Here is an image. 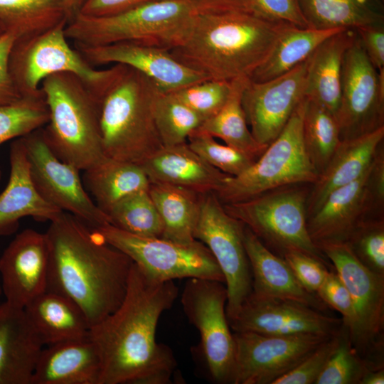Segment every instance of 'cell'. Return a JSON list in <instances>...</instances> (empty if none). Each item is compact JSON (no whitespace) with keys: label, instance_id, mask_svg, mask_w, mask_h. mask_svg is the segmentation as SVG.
<instances>
[{"label":"cell","instance_id":"obj_51","mask_svg":"<svg viewBox=\"0 0 384 384\" xmlns=\"http://www.w3.org/2000/svg\"><path fill=\"white\" fill-rule=\"evenodd\" d=\"M199 11H250V0H188Z\"/></svg>","mask_w":384,"mask_h":384},{"label":"cell","instance_id":"obj_11","mask_svg":"<svg viewBox=\"0 0 384 384\" xmlns=\"http://www.w3.org/2000/svg\"><path fill=\"white\" fill-rule=\"evenodd\" d=\"M243 232L244 225L225 211L215 192L200 194L193 236L208 247L223 274L228 321L237 315L252 292V277Z\"/></svg>","mask_w":384,"mask_h":384},{"label":"cell","instance_id":"obj_6","mask_svg":"<svg viewBox=\"0 0 384 384\" xmlns=\"http://www.w3.org/2000/svg\"><path fill=\"white\" fill-rule=\"evenodd\" d=\"M201 11L188 0H157L103 16L77 15L65 27L74 45L134 42L171 50L187 34Z\"/></svg>","mask_w":384,"mask_h":384},{"label":"cell","instance_id":"obj_42","mask_svg":"<svg viewBox=\"0 0 384 384\" xmlns=\"http://www.w3.org/2000/svg\"><path fill=\"white\" fill-rule=\"evenodd\" d=\"M346 242L370 270L384 277V221L368 218L360 223Z\"/></svg>","mask_w":384,"mask_h":384},{"label":"cell","instance_id":"obj_8","mask_svg":"<svg viewBox=\"0 0 384 384\" xmlns=\"http://www.w3.org/2000/svg\"><path fill=\"white\" fill-rule=\"evenodd\" d=\"M67 21L41 33L18 38L11 48L9 67L13 81L23 97L43 96L42 81L61 72L81 78L93 94L97 92L114 73V65L98 70L91 65L65 35Z\"/></svg>","mask_w":384,"mask_h":384},{"label":"cell","instance_id":"obj_26","mask_svg":"<svg viewBox=\"0 0 384 384\" xmlns=\"http://www.w3.org/2000/svg\"><path fill=\"white\" fill-rule=\"evenodd\" d=\"M384 127L353 139L341 140L324 170L319 175L306 203L307 218L333 191L362 176L383 144Z\"/></svg>","mask_w":384,"mask_h":384},{"label":"cell","instance_id":"obj_21","mask_svg":"<svg viewBox=\"0 0 384 384\" xmlns=\"http://www.w3.org/2000/svg\"><path fill=\"white\" fill-rule=\"evenodd\" d=\"M371 164L358 178L331 191L307 218L308 232L316 246L346 241L360 223L371 218L369 214L378 212L368 186Z\"/></svg>","mask_w":384,"mask_h":384},{"label":"cell","instance_id":"obj_37","mask_svg":"<svg viewBox=\"0 0 384 384\" xmlns=\"http://www.w3.org/2000/svg\"><path fill=\"white\" fill-rule=\"evenodd\" d=\"M107 215L110 224L129 233L146 238L162 236L163 222L148 190L120 200Z\"/></svg>","mask_w":384,"mask_h":384},{"label":"cell","instance_id":"obj_4","mask_svg":"<svg viewBox=\"0 0 384 384\" xmlns=\"http://www.w3.org/2000/svg\"><path fill=\"white\" fill-rule=\"evenodd\" d=\"M110 80L95 95L102 146L107 157L141 164L162 146L154 119L161 91L135 69L114 64Z\"/></svg>","mask_w":384,"mask_h":384},{"label":"cell","instance_id":"obj_1","mask_svg":"<svg viewBox=\"0 0 384 384\" xmlns=\"http://www.w3.org/2000/svg\"><path fill=\"white\" fill-rule=\"evenodd\" d=\"M178 294L174 281H157L133 262L119 307L90 327L102 361L100 384H169L177 366L171 349L156 340L161 315Z\"/></svg>","mask_w":384,"mask_h":384},{"label":"cell","instance_id":"obj_35","mask_svg":"<svg viewBox=\"0 0 384 384\" xmlns=\"http://www.w3.org/2000/svg\"><path fill=\"white\" fill-rule=\"evenodd\" d=\"M67 21L63 0H0V26L18 38Z\"/></svg>","mask_w":384,"mask_h":384},{"label":"cell","instance_id":"obj_50","mask_svg":"<svg viewBox=\"0 0 384 384\" xmlns=\"http://www.w3.org/2000/svg\"><path fill=\"white\" fill-rule=\"evenodd\" d=\"M157 0H84L79 14L103 16L117 14Z\"/></svg>","mask_w":384,"mask_h":384},{"label":"cell","instance_id":"obj_49","mask_svg":"<svg viewBox=\"0 0 384 384\" xmlns=\"http://www.w3.org/2000/svg\"><path fill=\"white\" fill-rule=\"evenodd\" d=\"M361 45L373 65L384 70V25L355 29Z\"/></svg>","mask_w":384,"mask_h":384},{"label":"cell","instance_id":"obj_46","mask_svg":"<svg viewBox=\"0 0 384 384\" xmlns=\"http://www.w3.org/2000/svg\"><path fill=\"white\" fill-rule=\"evenodd\" d=\"M282 258L302 287L308 292L317 295V291L329 273L324 262L299 251L287 252Z\"/></svg>","mask_w":384,"mask_h":384},{"label":"cell","instance_id":"obj_20","mask_svg":"<svg viewBox=\"0 0 384 384\" xmlns=\"http://www.w3.org/2000/svg\"><path fill=\"white\" fill-rule=\"evenodd\" d=\"M49 260L46 233L28 228L16 235L0 257V278L5 301L24 309L45 292Z\"/></svg>","mask_w":384,"mask_h":384},{"label":"cell","instance_id":"obj_45","mask_svg":"<svg viewBox=\"0 0 384 384\" xmlns=\"http://www.w3.org/2000/svg\"><path fill=\"white\" fill-rule=\"evenodd\" d=\"M316 294L324 303L342 315L343 324L347 327L350 336L356 326V312L351 295L336 272H329Z\"/></svg>","mask_w":384,"mask_h":384},{"label":"cell","instance_id":"obj_36","mask_svg":"<svg viewBox=\"0 0 384 384\" xmlns=\"http://www.w3.org/2000/svg\"><path fill=\"white\" fill-rule=\"evenodd\" d=\"M302 132L306 152L319 175L341 142L335 114L306 97Z\"/></svg>","mask_w":384,"mask_h":384},{"label":"cell","instance_id":"obj_43","mask_svg":"<svg viewBox=\"0 0 384 384\" xmlns=\"http://www.w3.org/2000/svg\"><path fill=\"white\" fill-rule=\"evenodd\" d=\"M230 90L231 81L207 79L171 93L206 120L223 107Z\"/></svg>","mask_w":384,"mask_h":384},{"label":"cell","instance_id":"obj_54","mask_svg":"<svg viewBox=\"0 0 384 384\" xmlns=\"http://www.w3.org/2000/svg\"><path fill=\"white\" fill-rule=\"evenodd\" d=\"M3 294V291H2V286H1V278H0V298H1V296ZM2 302H1V299H0V305Z\"/></svg>","mask_w":384,"mask_h":384},{"label":"cell","instance_id":"obj_24","mask_svg":"<svg viewBox=\"0 0 384 384\" xmlns=\"http://www.w3.org/2000/svg\"><path fill=\"white\" fill-rule=\"evenodd\" d=\"M140 165L150 181L180 186L197 193L217 192L230 176L209 164L187 142L162 146Z\"/></svg>","mask_w":384,"mask_h":384},{"label":"cell","instance_id":"obj_32","mask_svg":"<svg viewBox=\"0 0 384 384\" xmlns=\"http://www.w3.org/2000/svg\"><path fill=\"white\" fill-rule=\"evenodd\" d=\"M148 191L163 222L161 238L182 244L194 242L201 193L154 181H150Z\"/></svg>","mask_w":384,"mask_h":384},{"label":"cell","instance_id":"obj_47","mask_svg":"<svg viewBox=\"0 0 384 384\" xmlns=\"http://www.w3.org/2000/svg\"><path fill=\"white\" fill-rule=\"evenodd\" d=\"M250 11L262 18L307 28L297 0H250Z\"/></svg>","mask_w":384,"mask_h":384},{"label":"cell","instance_id":"obj_25","mask_svg":"<svg viewBox=\"0 0 384 384\" xmlns=\"http://www.w3.org/2000/svg\"><path fill=\"white\" fill-rule=\"evenodd\" d=\"M101 373L100 354L88 336L43 347L31 384H100Z\"/></svg>","mask_w":384,"mask_h":384},{"label":"cell","instance_id":"obj_39","mask_svg":"<svg viewBox=\"0 0 384 384\" xmlns=\"http://www.w3.org/2000/svg\"><path fill=\"white\" fill-rule=\"evenodd\" d=\"M48 119L43 96L23 97L14 103L0 105V145L43 128ZM1 178L0 169V181Z\"/></svg>","mask_w":384,"mask_h":384},{"label":"cell","instance_id":"obj_17","mask_svg":"<svg viewBox=\"0 0 384 384\" xmlns=\"http://www.w3.org/2000/svg\"><path fill=\"white\" fill-rule=\"evenodd\" d=\"M228 323L234 332L331 336L341 328L343 321L301 302L250 293Z\"/></svg>","mask_w":384,"mask_h":384},{"label":"cell","instance_id":"obj_38","mask_svg":"<svg viewBox=\"0 0 384 384\" xmlns=\"http://www.w3.org/2000/svg\"><path fill=\"white\" fill-rule=\"evenodd\" d=\"M156 127L162 146L186 143L203 119L171 92H160L154 108Z\"/></svg>","mask_w":384,"mask_h":384},{"label":"cell","instance_id":"obj_40","mask_svg":"<svg viewBox=\"0 0 384 384\" xmlns=\"http://www.w3.org/2000/svg\"><path fill=\"white\" fill-rule=\"evenodd\" d=\"M187 144L209 164L231 176L240 174L255 161L242 151L220 144L215 137L198 129L189 135Z\"/></svg>","mask_w":384,"mask_h":384},{"label":"cell","instance_id":"obj_5","mask_svg":"<svg viewBox=\"0 0 384 384\" xmlns=\"http://www.w3.org/2000/svg\"><path fill=\"white\" fill-rule=\"evenodd\" d=\"M41 89L49 113L42 129L53 153L83 171L102 160L99 107L87 85L73 73L61 72L45 78Z\"/></svg>","mask_w":384,"mask_h":384},{"label":"cell","instance_id":"obj_28","mask_svg":"<svg viewBox=\"0 0 384 384\" xmlns=\"http://www.w3.org/2000/svg\"><path fill=\"white\" fill-rule=\"evenodd\" d=\"M356 37L354 29H343L324 40L307 59L304 96L334 114L340 95L344 54Z\"/></svg>","mask_w":384,"mask_h":384},{"label":"cell","instance_id":"obj_9","mask_svg":"<svg viewBox=\"0 0 384 384\" xmlns=\"http://www.w3.org/2000/svg\"><path fill=\"white\" fill-rule=\"evenodd\" d=\"M294 186L223 205L229 215L282 255L299 251L324 262V255L311 240L307 229L309 193L304 188Z\"/></svg>","mask_w":384,"mask_h":384},{"label":"cell","instance_id":"obj_29","mask_svg":"<svg viewBox=\"0 0 384 384\" xmlns=\"http://www.w3.org/2000/svg\"><path fill=\"white\" fill-rule=\"evenodd\" d=\"M24 310L44 346L89 336L91 326L83 311L58 293L46 290Z\"/></svg>","mask_w":384,"mask_h":384},{"label":"cell","instance_id":"obj_41","mask_svg":"<svg viewBox=\"0 0 384 384\" xmlns=\"http://www.w3.org/2000/svg\"><path fill=\"white\" fill-rule=\"evenodd\" d=\"M344 330L343 333L340 331L338 344L314 384H359L369 368L353 347L345 325Z\"/></svg>","mask_w":384,"mask_h":384},{"label":"cell","instance_id":"obj_44","mask_svg":"<svg viewBox=\"0 0 384 384\" xmlns=\"http://www.w3.org/2000/svg\"><path fill=\"white\" fill-rule=\"evenodd\" d=\"M340 331L324 341L300 363L272 384H314L338 344Z\"/></svg>","mask_w":384,"mask_h":384},{"label":"cell","instance_id":"obj_12","mask_svg":"<svg viewBox=\"0 0 384 384\" xmlns=\"http://www.w3.org/2000/svg\"><path fill=\"white\" fill-rule=\"evenodd\" d=\"M225 283L208 279H187L181 304L189 321L198 330L203 354L213 380L231 383L235 344L226 315Z\"/></svg>","mask_w":384,"mask_h":384},{"label":"cell","instance_id":"obj_16","mask_svg":"<svg viewBox=\"0 0 384 384\" xmlns=\"http://www.w3.org/2000/svg\"><path fill=\"white\" fill-rule=\"evenodd\" d=\"M233 337L235 357L231 383L272 384L331 336L234 332Z\"/></svg>","mask_w":384,"mask_h":384},{"label":"cell","instance_id":"obj_48","mask_svg":"<svg viewBox=\"0 0 384 384\" xmlns=\"http://www.w3.org/2000/svg\"><path fill=\"white\" fill-rule=\"evenodd\" d=\"M17 38L16 33L9 31L0 36V105L14 103L23 98L13 81L9 67L10 53Z\"/></svg>","mask_w":384,"mask_h":384},{"label":"cell","instance_id":"obj_2","mask_svg":"<svg viewBox=\"0 0 384 384\" xmlns=\"http://www.w3.org/2000/svg\"><path fill=\"white\" fill-rule=\"evenodd\" d=\"M50 260L46 290L75 303L92 326L125 296L133 261L86 223L61 212L46 232Z\"/></svg>","mask_w":384,"mask_h":384},{"label":"cell","instance_id":"obj_7","mask_svg":"<svg viewBox=\"0 0 384 384\" xmlns=\"http://www.w3.org/2000/svg\"><path fill=\"white\" fill-rule=\"evenodd\" d=\"M306 97L279 134L240 174L229 176L215 192L223 204L239 202L281 187L314 183L319 174L306 152L302 132Z\"/></svg>","mask_w":384,"mask_h":384},{"label":"cell","instance_id":"obj_27","mask_svg":"<svg viewBox=\"0 0 384 384\" xmlns=\"http://www.w3.org/2000/svg\"><path fill=\"white\" fill-rule=\"evenodd\" d=\"M243 241L252 272V294L293 300L319 310L323 309L324 303L302 287L286 261L273 254L245 225Z\"/></svg>","mask_w":384,"mask_h":384},{"label":"cell","instance_id":"obj_22","mask_svg":"<svg viewBox=\"0 0 384 384\" xmlns=\"http://www.w3.org/2000/svg\"><path fill=\"white\" fill-rule=\"evenodd\" d=\"M9 152V179L0 193V235L14 233L22 218L29 216L37 220L50 221L63 212L46 201L38 192L31 176L21 137L11 142Z\"/></svg>","mask_w":384,"mask_h":384},{"label":"cell","instance_id":"obj_55","mask_svg":"<svg viewBox=\"0 0 384 384\" xmlns=\"http://www.w3.org/2000/svg\"><path fill=\"white\" fill-rule=\"evenodd\" d=\"M4 32H5L3 28L0 26V36H1V34H3Z\"/></svg>","mask_w":384,"mask_h":384},{"label":"cell","instance_id":"obj_10","mask_svg":"<svg viewBox=\"0 0 384 384\" xmlns=\"http://www.w3.org/2000/svg\"><path fill=\"white\" fill-rule=\"evenodd\" d=\"M92 228L105 242L129 257L155 280L202 278L225 283L223 274L211 252L197 240L182 244L163 238L142 237L110 223Z\"/></svg>","mask_w":384,"mask_h":384},{"label":"cell","instance_id":"obj_33","mask_svg":"<svg viewBox=\"0 0 384 384\" xmlns=\"http://www.w3.org/2000/svg\"><path fill=\"white\" fill-rule=\"evenodd\" d=\"M250 78L231 81L230 95L223 107L203 122L198 129L222 139L225 144L248 155L255 161L267 147L258 144L248 127L242 105V95Z\"/></svg>","mask_w":384,"mask_h":384},{"label":"cell","instance_id":"obj_52","mask_svg":"<svg viewBox=\"0 0 384 384\" xmlns=\"http://www.w3.org/2000/svg\"><path fill=\"white\" fill-rule=\"evenodd\" d=\"M383 368L378 369L368 368L362 375L359 384H383Z\"/></svg>","mask_w":384,"mask_h":384},{"label":"cell","instance_id":"obj_30","mask_svg":"<svg viewBox=\"0 0 384 384\" xmlns=\"http://www.w3.org/2000/svg\"><path fill=\"white\" fill-rule=\"evenodd\" d=\"M84 171L85 186L106 214L124 198L148 190L150 183L140 164L107 156Z\"/></svg>","mask_w":384,"mask_h":384},{"label":"cell","instance_id":"obj_13","mask_svg":"<svg viewBox=\"0 0 384 384\" xmlns=\"http://www.w3.org/2000/svg\"><path fill=\"white\" fill-rule=\"evenodd\" d=\"M318 248L329 258L347 288L356 312V323L349 336L357 353L380 351L384 329V277L366 267L346 241L324 242Z\"/></svg>","mask_w":384,"mask_h":384},{"label":"cell","instance_id":"obj_18","mask_svg":"<svg viewBox=\"0 0 384 384\" xmlns=\"http://www.w3.org/2000/svg\"><path fill=\"white\" fill-rule=\"evenodd\" d=\"M307 59L275 78L264 82L248 80L242 105L250 132L260 145L267 147L279 134L305 97Z\"/></svg>","mask_w":384,"mask_h":384},{"label":"cell","instance_id":"obj_34","mask_svg":"<svg viewBox=\"0 0 384 384\" xmlns=\"http://www.w3.org/2000/svg\"><path fill=\"white\" fill-rule=\"evenodd\" d=\"M341 30L289 26L250 80L264 82L289 72L305 61L324 40Z\"/></svg>","mask_w":384,"mask_h":384},{"label":"cell","instance_id":"obj_3","mask_svg":"<svg viewBox=\"0 0 384 384\" xmlns=\"http://www.w3.org/2000/svg\"><path fill=\"white\" fill-rule=\"evenodd\" d=\"M291 24L250 11H198L181 41L169 50L211 80L250 78Z\"/></svg>","mask_w":384,"mask_h":384},{"label":"cell","instance_id":"obj_19","mask_svg":"<svg viewBox=\"0 0 384 384\" xmlns=\"http://www.w3.org/2000/svg\"><path fill=\"white\" fill-rule=\"evenodd\" d=\"M74 47L93 67L107 64L129 66L149 78L162 92H171L209 79L161 47L134 42Z\"/></svg>","mask_w":384,"mask_h":384},{"label":"cell","instance_id":"obj_23","mask_svg":"<svg viewBox=\"0 0 384 384\" xmlns=\"http://www.w3.org/2000/svg\"><path fill=\"white\" fill-rule=\"evenodd\" d=\"M44 345L24 309L0 305V384H31Z\"/></svg>","mask_w":384,"mask_h":384},{"label":"cell","instance_id":"obj_53","mask_svg":"<svg viewBox=\"0 0 384 384\" xmlns=\"http://www.w3.org/2000/svg\"><path fill=\"white\" fill-rule=\"evenodd\" d=\"M68 23L79 14L84 0H63Z\"/></svg>","mask_w":384,"mask_h":384},{"label":"cell","instance_id":"obj_15","mask_svg":"<svg viewBox=\"0 0 384 384\" xmlns=\"http://www.w3.org/2000/svg\"><path fill=\"white\" fill-rule=\"evenodd\" d=\"M32 181L50 204L92 228L109 223L108 216L89 196L76 166L60 160L46 143L42 128L22 137Z\"/></svg>","mask_w":384,"mask_h":384},{"label":"cell","instance_id":"obj_31","mask_svg":"<svg viewBox=\"0 0 384 384\" xmlns=\"http://www.w3.org/2000/svg\"><path fill=\"white\" fill-rule=\"evenodd\" d=\"M384 0H297L309 28L357 29L384 25Z\"/></svg>","mask_w":384,"mask_h":384},{"label":"cell","instance_id":"obj_14","mask_svg":"<svg viewBox=\"0 0 384 384\" xmlns=\"http://www.w3.org/2000/svg\"><path fill=\"white\" fill-rule=\"evenodd\" d=\"M336 117L341 140L384 127V70L378 71L357 36L343 60L341 95Z\"/></svg>","mask_w":384,"mask_h":384}]
</instances>
